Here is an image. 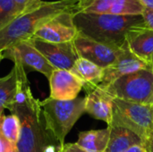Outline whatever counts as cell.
I'll return each instance as SVG.
<instances>
[{
	"instance_id": "19",
	"label": "cell",
	"mask_w": 153,
	"mask_h": 152,
	"mask_svg": "<svg viewBox=\"0 0 153 152\" xmlns=\"http://www.w3.org/2000/svg\"><path fill=\"white\" fill-rule=\"evenodd\" d=\"M17 93V74L14 68L6 76L0 78V116L14 101Z\"/></svg>"
},
{
	"instance_id": "9",
	"label": "cell",
	"mask_w": 153,
	"mask_h": 152,
	"mask_svg": "<svg viewBox=\"0 0 153 152\" xmlns=\"http://www.w3.org/2000/svg\"><path fill=\"white\" fill-rule=\"evenodd\" d=\"M152 67V65L136 56L129 49L127 43H126L120 48V53L116 61L103 69V78L98 87L100 89H105L113 82L124 75L134 73L141 69Z\"/></svg>"
},
{
	"instance_id": "17",
	"label": "cell",
	"mask_w": 153,
	"mask_h": 152,
	"mask_svg": "<svg viewBox=\"0 0 153 152\" xmlns=\"http://www.w3.org/2000/svg\"><path fill=\"white\" fill-rule=\"evenodd\" d=\"M108 147L105 152H125L134 145L144 142L134 132L121 127L111 125Z\"/></svg>"
},
{
	"instance_id": "6",
	"label": "cell",
	"mask_w": 153,
	"mask_h": 152,
	"mask_svg": "<svg viewBox=\"0 0 153 152\" xmlns=\"http://www.w3.org/2000/svg\"><path fill=\"white\" fill-rule=\"evenodd\" d=\"M103 90L114 98L136 104L152 106V67L124 75Z\"/></svg>"
},
{
	"instance_id": "4",
	"label": "cell",
	"mask_w": 153,
	"mask_h": 152,
	"mask_svg": "<svg viewBox=\"0 0 153 152\" xmlns=\"http://www.w3.org/2000/svg\"><path fill=\"white\" fill-rule=\"evenodd\" d=\"M85 98H76L73 100L48 98L40 101L47 131L59 147L65 145L66 135L85 112Z\"/></svg>"
},
{
	"instance_id": "32",
	"label": "cell",
	"mask_w": 153,
	"mask_h": 152,
	"mask_svg": "<svg viewBox=\"0 0 153 152\" xmlns=\"http://www.w3.org/2000/svg\"><path fill=\"white\" fill-rule=\"evenodd\" d=\"M152 112H153V105H152Z\"/></svg>"
},
{
	"instance_id": "11",
	"label": "cell",
	"mask_w": 153,
	"mask_h": 152,
	"mask_svg": "<svg viewBox=\"0 0 153 152\" xmlns=\"http://www.w3.org/2000/svg\"><path fill=\"white\" fill-rule=\"evenodd\" d=\"M29 41L46 57V59L56 68L71 71L79 58L74 42L49 43L35 38Z\"/></svg>"
},
{
	"instance_id": "2",
	"label": "cell",
	"mask_w": 153,
	"mask_h": 152,
	"mask_svg": "<svg viewBox=\"0 0 153 152\" xmlns=\"http://www.w3.org/2000/svg\"><path fill=\"white\" fill-rule=\"evenodd\" d=\"M74 23L78 32L102 44L120 48L128 32L145 24L142 15H112L76 12Z\"/></svg>"
},
{
	"instance_id": "16",
	"label": "cell",
	"mask_w": 153,
	"mask_h": 152,
	"mask_svg": "<svg viewBox=\"0 0 153 152\" xmlns=\"http://www.w3.org/2000/svg\"><path fill=\"white\" fill-rule=\"evenodd\" d=\"M71 72L83 82L87 92L98 87L103 78V68L82 57L76 60Z\"/></svg>"
},
{
	"instance_id": "7",
	"label": "cell",
	"mask_w": 153,
	"mask_h": 152,
	"mask_svg": "<svg viewBox=\"0 0 153 152\" xmlns=\"http://www.w3.org/2000/svg\"><path fill=\"white\" fill-rule=\"evenodd\" d=\"M74 12H65L48 20L39 26L32 38L49 43L74 41L79 33L74 23Z\"/></svg>"
},
{
	"instance_id": "28",
	"label": "cell",
	"mask_w": 153,
	"mask_h": 152,
	"mask_svg": "<svg viewBox=\"0 0 153 152\" xmlns=\"http://www.w3.org/2000/svg\"><path fill=\"white\" fill-rule=\"evenodd\" d=\"M146 143L148 145L149 152H153V138H152L151 140H149Z\"/></svg>"
},
{
	"instance_id": "12",
	"label": "cell",
	"mask_w": 153,
	"mask_h": 152,
	"mask_svg": "<svg viewBox=\"0 0 153 152\" xmlns=\"http://www.w3.org/2000/svg\"><path fill=\"white\" fill-rule=\"evenodd\" d=\"M13 61H18L24 67L42 73L48 79L50 78L56 68L46 57L29 41H22L4 51Z\"/></svg>"
},
{
	"instance_id": "30",
	"label": "cell",
	"mask_w": 153,
	"mask_h": 152,
	"mask_svg": "<svg viewBox=\"0 0 153 152\" xmlns=\"http://www.w3.org/2000/svg\"><path fill=\"white\" fill-rule=\"evenodd\" d=\"M4 52H0V62H1V60L4 58Z\"/></svg>"
},
{
	"instance_id": "10",
	"label": "cell",
	"mask_w": 153,
	"mask_h": 152,
	"mask_svg": "<svg viewBox=\"0 0 153 152\" xmlns=\"http://www.w3.org/2000/svg\"><path fill=\"white\" fill-rule=\"evenodd\" d=\"M73 42L79 57L85 58L103 69L116 61L121 48L102 44L80 33Z\"/></svg>"
},
{
	"instance_id": "31",
	"label": "cell",
	"mask_w": 153,
	"mask_h": 152,
	"mask_svg": "<svg viewBox=\"0 0 153 152\" xmlns=\"http://www.w3.org/2000/svg\"><path fill=\"white\" fill-rule=\"evenodd\" d=\"M152 65H153V56H152Z\"/></svg>"
},
{
	"instance_id": "14",
	"label": "cell",
	"mask_w": 153,
	"mask_h": 152,
	"mask_svg": "<svg viewBox=\"0 0 153 152\" xmlns=\"http://www.w3.org/2000/svg\"><path fill=\"white\" fill-rule=\"evenodd\" d=\"M85 112L90 114L93 118L102 120L111 125L113 116V101L114 97L105 90L96 87L87 92Z\"/></svg>"
},
{
	"instance_id": "24",
	"label": "cell",
	"mask_w": 153,
	"mask_h": 152,
	"mask_svg": "<svg viewBox=\"0 0 153 152\" xmlns=\"http://www.w3.org/2000/svg\"><path fill=\"white\" fill-rule=\"evenodd\" d=\"M58 152H85L76 143H67L58 148Z\"/></svg>"
},
{
	"instance_id": "8",
	"label": "cell",
	"mask_w": 153,
	"mask_h": 152,
	"mask_svg": "<svg viewBox=\"0 0 153 152\" xmlns=\"http://www.w3.org/2000/svg\"><path fill=\"white\" fill-rule=\"evenodd\" d=\"M144 6L139 0H79L77 11L112 15H142Z\"/></svg>"
},
{
	"instance_id": "34",
	"label": "cell",
	"mask_w": 153,
	"mask_h": 152,
	"mask_svg": "<svg viewBox=\"0 0 153 152\" xmlns=\"http://www.w3.org/2000/svg\"><path fill=\"white\" fill-rule=\"evenodd\" d=\"M152 72H153V65H152Z\"/></svg>"
},
{
	"instance_id": "25",
	"label": "cell",
	"mask_w": 153,
	"mask_h": 152,
	"mask_svg": "<svg viewBox=\"0 0 153 152\" xmlns=\"http://www.w3.org/2000/svg\"><path fill=\"white\" fill-rule=\"evenodd\" d=\"M147 151H148V145L146 142H143L132 146L125 152H147Z\"/></svg>"
},
{
	"instance_id": "33",
	"label": "cell",
	"mask_w": 153,
	"mask_h": 152,
	"mask_svg": "<svg viewBox=\"0 0 153 152\" xmlns=\"http://www.w3.org/2000/svg\"><path fill=\"white\" fill-rule=\"evenodd\" d=\"M147 152H149V149H148V151H147Z\"/></svg>"
},
{
	"instance_id": "29",
	"label": "cell",
	"mask_w": 153,
	"mask_h": 152,
	"mask_svg": "<svg viewBox=\"0 0 153 152\" xmlns=\"http://www.w3.org/2000/svg\"><path fill=\"white\" fill-rule=\"evenodd\" d=\"M5 152H17V150L15 146H11Z\"/></svg>"
},
{
	"instance_id": "22",
	"label": "cell",
	"mask_w": 153,
	"mask_h": 152,
	"mask_svg": "<svg viewBox=\"0 0 153 152\" xmlns=\"http://www.w3.org/2000/svg\"><path fill=\"white\" fill-rule=\"evenodd\" d=\"M42 2V0H13L17 16L34 10L39 7Z\"/></svg>"
},
{
	"instance_id": "27",
	"label": "cell",
	"mask_w": 153,
	"mask_h": 152,
	"mask_svg": "<svg viewBox=\"0 0 153 152\" xmlns=\"http://www.w3.org/2000/svg\"><path fill=\"white\" fill-rule=\"evenodd\" d=\"M58 148H59V146L56 147L54 145H50V146H48L47 148V150L45 151V152H58Z\"/></svg>"
},
{
	"instance_id": "3",
	"label": "cell",
	"mask_w": 153,
	"mask_h": 152,
	"mask_svg": "<svg viewBox=\"0 0 153 152\" xmlns=\"http://www.w3.org/2000/svg\"><path fill=\"white\" fill-rule=\"evenodd\" d=\"M79 0H57L42 2L28 13L21 14L0 30V52L15 44L30 39L35 31L48 20L65 12L76 13Z\"/></svg>"
},
{
	"instance_id": "1",
	"label": "cell",
	"mask_w": 153,
	"mask_h": 152,
	"mask_svg": "<svg viewBox=\"0 0 153 152\" xmlns=\"http://www.w3.org/2000/svg\"><path fill=\"white\" fill-rule=\"evenodd\" d=\"M17 74V93L13 103L7 108L20 121L17 152H45L54 142L47 131L40 101L30 90L24 67L13 61Z\"/></svg>"
},
{
	"instance_id": "21",
	"label": "cell",
	"mask_w": 153,
	"mask_h": 152,
	"mask_svg": "<svg viewBox=\"0 0 153 152\" xmlns=\"http://www.w3.org/2000/svg\"><path fill=\"white\" fill-rule=\"evenodd\" d=\"M17 17L13 0H0V30Z\"/></svg>"
},
{
	"instance_id": "23",
	"label": "cell",
	"mask_w": 153,
	"mask_h": 152,
	"mask_svg": "<svg viewBox=\"0 0 153 152\" xmlns=\"http://www.w3.org/2000/svg\"><path fill=\"white\" fill-rule=\"evenodd\" d=\"M142 16L143 18V21L146 24V26L150 29L153 30V11L147 8V7H144L143 8V11L142 13Z\"/></svg>"
},
{
	"instance_id": "20",
	"label": "cell",
	"mask_w": 153,
	"mask_h": 152,
	"mask_svg": "<svg viewBox=\"0 0 153 152\" xmlns=\"http://www.w3.org/2000/svg\"><path fill=\"white\" fill-rule=\"evenodd\" d=\"M0 133L11 145L16 147L20 133L19 118L13 114L9 116L3 114L0 116Z\"/></svg>"
},
{
	"instance_id": "26",
	"label": "cell",
	"mask_w": 153,
	"mask_h": 152,
	"mask_svg": "<svg viewBox=\"0 0 153 152\" xmlns=\"http://www.w3.org/2000/svg\"><path fill=\"white\" fill-rule=\"evenodd\" d=\"M144 7H147L153 11V0H139Z\"/></svg>"
},
{
	"instance_id": "15",
	"label": "cell",
	"mask_w": 153,
	"mask_h": 152,
	"mask_svg": "<svg viewBox=\"0 0 153 152\" xmlns=\"http://www.w3.org/2000/svg\"><path fill=\"white\" fill-rule=\"evenodd\" d=\"M129 49L139 58L152 65L153 56V30L146 24L132 29L126 37Z\"/></svg>"
},
{
	"instance_id": "18",
	"label": "cell",
	"mask_w": 153,
	"mask_h": 152,
	"mask_svg": "<svg viewBox=\"0 0 153 152\" xmlns=\"http://www.w3.org/2000/svg\"><path fill=\"white\" fill-rule=\"evenodd\" d=\"M110 127L79 133L76 144L85 152H105L109 141Z\"/></svg>"
},
{
	"instance_id": "5",
	"label": "cell",
	"mask_w": 153,
	"mask_h": 152,
	"mask_svg": "<svg viewBox=\"0 0 153 152\" xmlns=\"http://www.w3.org/2000/svg\"><path fill=\"white\" fill-rule=\"evenodd\" d=\"M111 125L121 126L136 133L144 142L153 138L152 106L136 104L117 98L113 101Z\"/></svg>"
},
{
	"instance_id": "13",
	"label": "cell",
	"mask_w": 153,
	"mask_h": 152,
	"mask_svg": "<svg viewBox=\"0 0 153 152\" xmlns=\"http://www.w3.org/2000/svg\"><path fill=\"white\" fill-rule=\"evenodd\" d=\"M49 81V98L56 100H73L83 89V82L68 70L56 69Z\"/></svg>"
}]
</instances>
